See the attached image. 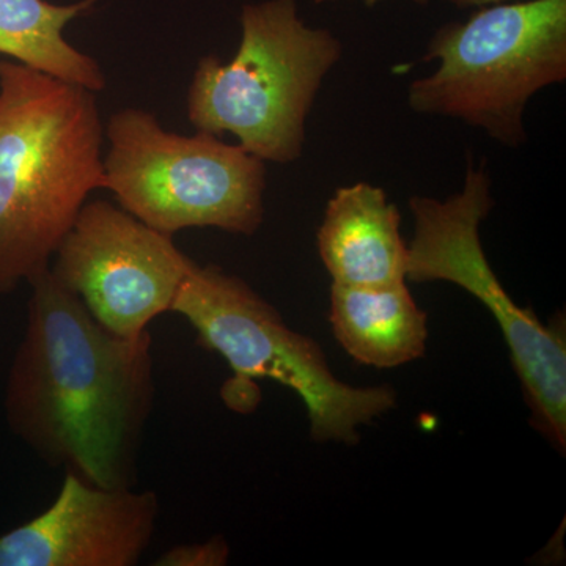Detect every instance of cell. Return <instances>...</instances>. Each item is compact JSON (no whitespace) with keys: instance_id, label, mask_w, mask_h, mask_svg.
Wrapping results in <instances>:
<instances>
[{"instance_id":"6da1fadb","label":"cell","mask_w":566,"mask_h":566,"mask_svg":"<svg viewBox=\"0 0 566 566\" xmlns=\"http://www.w3.org/2000/svg\"><path fill=\"white\" fill-rule=\"evenodd\" d=\"M28 283V322L3 401L10 430L93 485L134 486L155 403L150 334L111 333L50 268Z\"/></svg>"},{"instance_id":"7a4b0ae2","label":"cell","mask_w":566,"mask_h":566,"mask_svg":"<svg viewBox=\"0 0 566 566\" xmlns=\"http://www.w3.org/2000/svg\"><path fill=\"white\" fill-rule=\"evenodd\" d=\"M95 92L0 61V294L48 270L88 193L106 189Z\"/></svg>"},{"instance_id":"3957f363","label":"cell","mask_w":566,"mask_h":566,"mask_svg":"<svg viewBox=\"0 0 566 566\" xmlns=\"http://www.w3.org/2000/svg\"><path fill=\"white\" fill-rule=\"evenodd\" d=\"M170 312L191 324L199 344L232 368L222 387L232 411H253L260 401L255 382L271 379L300 395L315 441L356 446L360 427L397 406L392 387H354L335 378L314 338L290 329L273 305L221 268L193 262Z\"/></svg>"},{"instance_id":"277c9868","label":"cell","mask_w":566,"mask_h":566,"mask_svg":"<svg viewBox=\"0 0 566 566\" xmlns=\"http://www.w3.org/2000/svg\"><path fill=\"white\" fill-rule=\"evenodd\" d=\"M233 61L207 55L193 73L189 122L197 132L230 133L266 163L303 155L305 123L324 77L340 61V41L305 25L296 0L245 6Z\"/></svg>"},{"instance_id":"5b68a950","label":"cell","mask_w":566,"mask_h":566,"mask_svg":"<svg viewBox=\"0 0 566 566\" xmlns=\"http://www.w3.org/2000/svg\"><path fill=\"white\" fill-rule=\"evenodd\" d=\"M423 61L439 66L409 85L412 111L455 118L520 147L532 96L566 80V0L480 7L468 21L438 29Z\"/></svg>"},{"instance_id":"8992f818","label":"cell","mask_w":566,"mask_h":566,"mask_svg":"<svg viewBox=\"0 0 566 566\" xmlns=\"http://www.w3.org/2000/svg\"><path fill=\"white\" fill-rule=\"evenodd\" d=\"M103 159L106 189L123 210L158 232L212 229L253 234L264 218V161L214 134L166 132L140 109L115 114Z\"/></svg>"},{"instance_id":"52a82bcc","label":"cell","mask_w":566,"mask_h":566,"mask_svg":"<svg viewBox=\"0 0 566 566\" xmlns=\"http://www.w3.org/2000/svg\"><path fill=\"white\" fill-rule=\"evenodd\" d=\"M415 238L408 244L406 282H450L494 316L510 349L532 427L558 452L566 449V337L564 318L543 323L505 292L488 262L480 223L494 208L486 164L469 161L463 189L449 199L415 196Z\"/></svg>"},{"instance_id":"ba28073f","label":"cell","mask_w":566,"mask_h":566,"mask_svg":"<svg viewBox=\"0 0 566 566\" xmlns=\"http://www.w3.org/2000/svg\"><path fill=\"white\" fill-rule=\"evenodd\" d=\"M54 277L111 333L139 337L170 312L193 260L123 208L85 202L52 256Z\"/></svg>"},{"instance_id":"9c48e42d","label":"cell","mask_w":566,"mask_h":566,"mask_svg":"<svg viewBox=\"0 0 566 566\" xmlns=\"http://www.w3.org/2000/svg\"><path fill=\"white\" fill-rule=\"evenodd\" d=\"M158 516L153 491L93 485L66 471L43 513L0 534V566H134Z\"/></svg>"},{"instance_id":"30bf717a","label":"cell","mask_w":566,"mask_h":566,"mask_svg":"<svg viewBox=\"0 0 566 566\" xmlns=\"http://www.w3.org/2000/svg\"><path fill=\"white\" fill-rule=\"evenodd\" d=\"M400 223V211L385 189L370 182L338 188L316 233L319 259L333 283L387 286L406 282L408 244Z\"/></svg>"},{"instance_id":"8fae6325","label":"cell","mask_w":566,"mask_h":566,"mask_svg":"<svg viewBox=\"0 0 566 566\" xmlns=\"http://www.w3.org/2000/svg\"><path fill=\"white\" fill-rule=\"evenodd\" d=\"M334 337L356 363L395 368L424 356L427 314L406 282L387 286L331 285Z\"/></svg>"},{"instance_id":"7c38bea8","label":"cell","mask_w":566,"mask_h":566,"mask_svg":"<svg viewBox=\"0 0 566 566\" xmlns=\"http://www.w3.org/2000/svg\"><path fill=\"white\" fill-rule=\"evenodd\" d=\"M96 0L54 6L46 0H0V54L93 92L106 85L98 63L66 41L63 31Z\"/></svg>"},{"instance_id":"4fadbf2b","label":"cell","mask_w":566,"mask_h":566,"mask_svg":"<svg viewBox=\"0 0 566 566\" xmlns=\"http://www.w3.org/2000/svg\"><path fill=\"white\" fill-rule=\"evenodd\" d=\"M230 547L222 536L205 543L178 545L163 553L156 566H222L229 562Z\"/></svg>"},{"instance_id":"5bb4252c","label":"cell","mask_w":566,"mask_h":566,"mask_svg":"<svg viewBox=\"0 0 566 566\" xmlns=\"http://www.w3.org/2000/svg\"><path fill=\"white\" fill-rule=\"evenodd\" d=\"M447 2L453 3L460 9H469V7L499 6V3L520 2V0H447Z\"/></svg>"},{"instance_id":"9a60e30c","label":"cell","mask_w":566,"mask_h":566,"mask_svg":"<svg viewBox=\"0 0 566 566\" xmlns=\"http://www.w3.org/2000/svg\"><path fill=\"white\" fill-rule=\"evenodd\" d=\"M324 2H337V0H315V3H324ZM360 2H364L367 7H375L376 3L381 2V0H360ZM416 3H420V6H424V3H428V0H415Z\"/></svg>"}]
</instances>
